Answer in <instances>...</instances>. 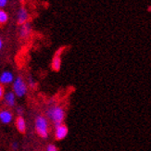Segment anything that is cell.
Wrapping results in <instances>:
<instances>
[{
	"instance_id": "obj_1",
	"label": "cell",
	"mask_w": 151,
	"mask_h": 151,
	"mask_svg": "<svg viewBox=\"0 0 151 151\" xmlns=\"http://www.w3.org/2000/svg\"><path fill=\"white\" fill-rule=\"evenodd\" d=\"M47 116L55 123V126L60 125V124L63 123V121L65 119V110L58 106L51 107L47 110Z\"/></svg>"
},
{
	"instance_id": "obj_2",
	"label": "cell",
	"mask_w": 151,
	"mask_h": 151,
	"mask_svg": "<svg viewBox=\"0 0 151 151\" xmlns=\"http://www.w3.org/2000/svg\"><path fill=\"white\" fill-rule=\"evenodd\" d=\"M35 130L37 134L43 138L48 136V122L47 119L42 116H39L35 120Z\"/></svg>"
},
{
	"instance_id": "obj_3",
	"label": "cell",
	"mask_w": 151,
	"mask_h": 151,
	"mask_svg": "<svg viewBox=\"0 0 151 151\" xmlns=\"http://www.w3.org/2000/svg\"><path fill=\"white\" fill-rule=\"evenodd\" d=\"M13 90L15 92V95L22 97L23 96L26 92H27V86L24 83V81L21 77H18L15 79L14 83H13Z\"/></svg>"
},
{
	"instance_id": "obj_4",
	"label": "cell",
	"mask_w": 151,
	"mask_h": 151,
	"mask_svg": "<svg viewBox=\"0 0 151 151\" xmlns=\"http://www.w3.org/2000/svg\"><path fill=\"white\" fill-rule=\"evenodd\" d=\"M69 130L68 127L64 124H60V125L56 126L55 130V137L57 140H63L64 138H66V136L68 135Z\"/></svg>"
},
{
	"instance_id": "obj_5",
	"label": "cell",
	"mask_w": 151,
	"mask_h": 151,
	"mask_svg": "<svg viewBox=\"0 0 151 151\" xmlns=\"http://www.w3.org/2000/svg\"><path fill=\"white\" fill-rule=\"evenodd\" d=\"M61 50H58L57 53L55 54L53 60H52V63H51V67L53 69V70L55 71H58L61 68Z\"/></svg>"
},
{
	"instance_id": "obj_6",
	"label": "cell",
	"mask_w": 151,
	"mask_h": 151,
	"mask_svg": "<svg viewBox=\"0 0 151 151\" xmlns=\"http://www.w3.org/2000/svg\"><path fill=\"white\" fill-rule=\"evenodd\" d=\"M29 19V14L27 10H26L24 8H22L18 11V15H17V19H18V23L23 25L24 23H26V22L28 21Z\"/></svg>"
},
{
	"instance_id": "obj_7",
	"label": "cell",
	"mask_w": 151,
	"mask_h": 151,
	"mask_svg": "<svg viewBox=\"0 0 151 151\" xmlns=\"http://www.w3.org/2000/svg\"><path fill=\"white\" fill-rule=\"evenodd\" d=\"M0 120L3 123H9L12 121V113L9 110L0 111Z\"/></svg>"
},
{
	"instance_id": "obj_8",
	"label": "cell",
	"mask_w": 151,
	"mask_h": 151,
	"mask_svg": "<svg viewBox=\"0 0 151 151\" xmlns=\"http://www.w3.org/2000/svg\"><path fill=\"white\" fill-rule=\"evenodd\" d=\"M16 127L19 133L24 134L26 131V122L22 117H18L16 120Z\"/></svg>"
},
{
	"instance_id": "obj_9",
	"label": "cell",
	"mask_w": 151,
	"mask_h": 151,
	"mask_svg": "<svg viewBox=\"0 0 151 151\" xmlns=\"http://www.w3.org/2000/svg\"><path fill=\"white\" fill-rule=\"evenodd\" d=\"M13 81V75L10 71H4L0 75V83H9Z\"/></svg>"
},
{
	"instance_id": "obj_10",
	"label": "cell",
	"mask_w": 151,
	"mask_h": 151,
	"mask_svg": "<svg viewBox=\"0 0 151 151\" xmlns=\"http://www.w3.org/2000/svg\"><path fill=\"white\" fill-rule=\"evenodd\" d=\"M31 25L29 23H24L22 25V27L21 29V32H19V34H21V36L22 38H26V37H28L31 34Z\"/></svg>"
},
{
	"instance_id": "obj_11",
	"label": "cell",
	"mask_w": 151,
	"mask_h": 151,
	"mask_svg": "<svg viewBox=\"0 0 151 151\" xmlns=\"http://www.w3.org/2000/svg\"><path fill=\"white\" fill-rule=\"evenodd\" d=\"M5 101L9 107H12L15 105V95L12 92H9L8 94L5 95Z\"/></svg>"
},
{
	"instance_id": "obj_12",
	"label": "cell",
	"mask_w": 151,
	"mask_h": 151,
	"mask_svg": "<svg viewBox=\"0 0 151 151\" xmlns=\"http://www.w3.org/2000/svg\"><path fill=\"white\" fill-rule=\"evenodd\" d=\"M9 19V15L3 9H0V24H5Z\"/></svg>"
},
{
	"instance_id": "obj_13",
	"label": "cell",
	"mask_w": 151,
	"mask_h": 151,
	"mask_svg": "<svg viewBox=\"0 0 151 151\" xmlns=\"http://www.w3.org/2000/svg\"><path fill=\"white\" fill-rule=\"evenodd\" d=\"M5 96V88L2 84H0V100Z\"/></svg>"
},
{
	"instance_id": "obj_14",
	"label": "cell",
	"mask_w": 151,
	"mask_h": 151,
	"mask_svg": "<svg viewBox=\"0 0 151 151\" xmlns=\"http://www.w3.org/2000/svg\"><path fill=\"white\" fill-rule=\"evenodd\" d=\"M47 151H58V147L55 145H48V147H47Z\"/></svg>"
},
{
	"instance_id": "obj_15",
	"label": "cell",
	"mask_w": 151,
	"mask_h": 151,
	"mask_svg": "<svg viewBox=\"0 0 151 151\" xmlns=\"http://www.w3.org/2000/svg\"><path fill=\"white\" fill-rule=\"evenodd\" d=\"M6 4H8V0H0V9L4 8Z\"/></svg>"
},
{
	"instance_id": "obj_16",
	"label": "cell",
	"mask_w": 151,
	"mask_h": 151,
	"mask_svg": "<svg viewBox=\"0 0 151 151\" xmlns=\"http://www.w3.org/2000/svg\"><path fill=\"white\" fill-rule=\"evenodd\" d=\"M2 47H3V42H2V39L0 38V50H1Z\"/></svg>"
},
{
	"instance_id": "obj_17",
	"label": "cell",
	"mask_w": 151,
	"mask_h": 151,
	"mask_svg": "<svg viewBox=\"0 0 151 151\" xmlns=\"http://www.w3.org/2000/svg\"><path fill=\"white\" fill-rule=\"evenodd\" d=\"M17 147V145H16V143H14V145H13V148H16Z\"/></svg>"
}]
</instances>
